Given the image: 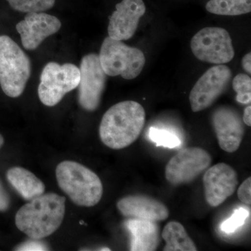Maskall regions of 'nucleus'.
Wrapping results in <instances>:
<instances>
[{
	"mask_svg": "<svg viewBox=\"0 0 251 251\" xmlns=\"http://www.w3.org/2000/svg\"><path fill=\"white\" fill-rule=\"evenodd\" d=\"M211 163V157L206 150L183 148L166 165L165 176L173 186L188 184L205 171Z\"/></svg>",
	"mask_w": 251,
	"mask_h": 251,
	"instance_id": "8",
	"label": "nucleus"
},
{
	"mask_svg": "<svg viewBox=\"0 0 251 251\" xmlns=\"http://www.w3.org/2000/svg\"><path fill=\"white\" fill-rule=\"evenodd\" d=\"M56 178L59 188L77 205L91 207L101 200L103 188L100 178L80 163L72 161L59 163Z\"/></svg>",
	"mask_w": 251,
	"mask_h": 251,
	"instance_id": "3",
	"label": "nucleus"
},
{
	"mask_svg": "<svg viewBox=\"0 0 251 251\" xmlns=\"http://www.w3.org/2000/svg\"><path fill=\"white\" fill-rule=\"evenodd\" d=\"M243 122L244 125L251 126V106L247 107L244 110V115H243Z\"/></svg>",
	"mask_w": 251,
	"mask_h": 251,
	"instance_id": "28",
	"label": "nucleus"
},
{
	"mask_svg": "<svg viewBox=\"0 0 251 251\" xmlns=\"http://www.w3.org/2000/svg\"><path fill=\"white\" fill-rule=\"evenodd\" d=\"M232 87L237 93L236 100L242 104L251 102V78L247 74H239L234 77Z\"/></svg>",
	"mask_w": 251,
	"mask_h": 251,
	"instance_id": "22",
	"label": "nucleus"
},
{
	"mask_svg": "<svg viewBox=\"0 0 251 251\" xmlns=\"http://www.w3.org/2000/svg\"><path fill=\"white\" fill-rule=\"evenodd\" d=\"M65 210V198L52 193L41 195L18 211L16 227L31 239H44L59 229Z\"/></svg>",
	"mask_w": 251,
	"mask_h": 251,
	"instance_id": "2",
	"label": "nucleus"
},
{
	"mask_svg": "<svg viewBox=\"0 0 251 251\" xmlns=\"http://www.w3.org/2000/svg\"><path fill=\"white\" fill-rule=\"evenodd\" d=\"M78 102L87 111H94L100 105L106 83V74L100 64L98 54L84 56L80 63Z\"/></svg>",
	"mask_w": 251,
	"mask_h": 251,
	"instance_id": "9",
	"label": "nucleus"
},
{
	"mask_svg": "<svg viewBox=\"0 0 251 251\" xmlns=\"http://www.w3.org/2000/svg\"><path fill=\"white\" fill-rule=\"evenodd\" d=\"M10 198L9 195L0 183V211H4L9 209Z\"/></svg>",
	"mask_w": 251,
	"mask_h": 251,
	"instance_id": "26",
	"label": "nucleus"
},
{
	"mask_svg": "<svg viewBox=\"0 0 251 251\" xmlns=\"http://www.w3.org/2000/svg\"><path fill=\"white\" fill-rule=\"evenodd\" d=\"M145 117V109L138 102L126 100L115 104L102 117L99 127L102 143L112 150L128 148L140 136Z\"/></svg>",
	"mask_w": 251,
	"mask_h": 251,
	"instance_id": "1",
	"label": "nucleus"
},
{
	"mask_svg": "<svg viewBox=\"0 0 251 251\" xmlns=\"http://www.w3.org/2000/svg\"><path fill=\"white\" fill-rule=\"evenodd\" d=\"M11 7L23 13L42 12L54 6L56 0H6Z\"/></svg>",
	"mask_w": 251,
	"mask_h": 251,
	"instance_id": "21",
	"label": "nucleus"
},
{
	"mask_svg": "<svg viewBox=\"0 0 251 251\" xmlns=\"http://www.w3.org/2000/svg\"><path fill=\"white\" fill-rule=\"evenodd\" d=\"M249 216V212L245 208L241 207L236 209L233 214L221 225V231L226 234H232L235 232L245 224Z\"/></svg>",
	"mask_w": 251,
	"mask_h": 251,
	"instance_id": "23",
	"label": "nucleus"
},
{
	"mask_svg": "<svg viewBox=\"0 0 251 251\" xmlns=\"http://www.w3.org/2000/svg\"><path fill=\"white\" fill-rule=\"evenodd\" d=\"M211 122L220 148L227 153L235 152L242 143L245 130L239 112L231 107H219L213 113Z\"/></svg>",
	"mask_w": 251,
	"mask_h": 251,
	"instance_id": "12",
	"label": "nucleus"
},
{
	"mask_svg": "<svg viewBox=\"0 0 251 251\" xmlns=\"http://www.w3.org/2000/svg\"><path fill=\"white\" fill-rule=\"evenodd\" d=\"M206 11L221 16H240L251 11V0H209Z\"/></svg>",
	"mask_w": 251,
	"mask_h": 251,
	"instance_id": "19",
	"label": "nucleus"
},
{
	"mask_svg": "<svg viewBox=\"0 0 251 251\" xmlns=\"http://www.w3.org/2000/svg\"><path fill=\"white\" fill-rule=\"evenodd\" d=\"M4 138H3L2 135L0 134V149H1V147L3 146V145H4Z\"/></svg>",
	"mask_w": 251,
	"mask_h": 251,
	"instance_id": "29",
	"label": "nucleus"
},
{
	"mask_svg": "<svg viewBox=\"0 0 251 251\" xmlns=\"http://www.w3.org/2000/svg\"><path fill=\"white\" fill-rule=\"evenodd\" d=\"M61 27L62 23L58 18L42 12L27 13L24 20L16 25L23 47L27 50L37 49L46 38L57 33Z\"/></svg>",
	"mask_w": 251,
	"mask_h": 251,
	"instance_id": "13",
	"label": "nucleus"
},
{
	"mask_svg": "<svg viewBox=\"0 0 251 251\" xmlns=\"http://www.w3.org/2000/svg\"><path fill=\"white\" fill-rule=\"evenodd\" d=\"M27 54L8 36H0V85L8 97L17 98L24 92L30 77Z\"/></svg>",
	"mask_w": 251,
	"mask_h": 251,
	"instance_id": "4",
	"label": "nucleus"
},
{
	"mask_svg": "<svg viewBox=\"0 0 251 251\" xmlns=\"http://www.w3.org/2000/svg\"><path fill=\"white\" fill-rule=\"evenodd\" d=\"M242 67L248 74H251V53L246 54L242 59Z\"/></svg>",
	"mask_w": 251,
	"mask_h": 251,
	"instance_id": "27",
	"label": "nucleus"
},
{
	"mask_svg": "<svg viewBox=\"0 0 251 251\" xmlns=\"http://www.w3.org/2000/svg\"><path fill=\"white\" fill-rule=\"evenodd\" d=\"M80 69L73 64H60L49 62L41 72L38 94L41 103L52 107L63 97L78 87Z\"/></svg>",
	"mask_w": 251,
	"mask_h": 251,
	"instance_id": "6",
	"label": "nucleus"
},
{
	"mask_svg": "<svg viewBox=\"0 0 251 251\" xmlns=\"http://www.w3.org/2000/svg\"><path fill=\"white\" fill-rule=\"evenodd\" d=\"M191 48L196 58L202 62L219 65L234 58L232 39L224 28H203L191 39Z\"/></svg>",
	"mask_w": 251,
	"mask_h": 251,
	"instance_id": "7",
	"label": "nucleus"
},
{
	"mask_svg": "<svg viewBox=\"0 0 251 251\" xmlns=\"http://www.w3.org/2000/svg\"><path fill=\"white\" fill-rule=\"evenodd\" d=\"M232 72L227 66L219 64L210 68L198 79L189 96L193 112L205 110L215 102L227 87Z\"/></svg>",
	"mask_w": 251,
	"mask_h": 251,
	"instance_id": "10",
	"label": "nucleus"
},
{
	"mask_svg": "<svg viewBox=\"0 0 251 251\" xmlns=\"http://www.w3.org/2000/svg\"><path fill=\"white\" fill-rule=\"evenodd\" d=\"M6 178L25 201H31L45 192L46 186L42 181L25 168L21 167L10 168L6 173Z\"/></svg>",
	"mask_w": 251,
	"mask_h": 251,
	"instance_id": "17",
	"label": "nucleus"
},
{
	"mask_svg": "<svg viewBox=\"0 0 251 251\" xmlns=\"http://www.w3.org/2000/svg\"><path fill=\"white\" fill-rule=\"evenodd\" d=\"M125 227L130 234V251H156L159 244V228L154 221L132 219L127 220Z\"/></svg>",
	"mask_w": 251,
	"mask_h": 251,
	"instance_id": "16",
	"label": "nucleus"
},
{
	"mask_svg": "<svg viewBox=\"0 0 251 251\" xmlns=\"http://www.w3.org/2000/svg\"><path fill=\"white\" fill-rule=\"evenodd\" d=\"M162 237L166 242L165 251H196V244L180 223L171 221L165 226Z\"/></svg>",
	"mask_w": 251,
	"mask_h": 251,
	"instance_id": "18",
	"label": "nucleus"
},
{
	"mask_svg": "<svg viewBox=\"0 0 251 251\" xmlns=\"http://www.w3.org/2000/svg\"><path fill=\"white\" fill-rule=\"evenodd\" d=\"M100 251H110V249L108 248H103V249H100Z\"/></svg>",
	"mask_w": 251,
	"mask_h": 251,
	"instance_id": "30",
	"label": "nucleus"
},
{
	"mask_svg": "<svg viewBox=\"0 0 251 251\" xmlns=\"http://www.w3.org/2000/svg\"><path fill=\"white\" fill-rule=\"evenodd\" d=\"M115 7L109 21L108 36L116 40H128L134 35L146 6L143 0H122Z\"/></svg>",
	"mask_w": 251,
	"mask_h": 251,
	"instance_id": "14",
	"label": "nucleus"
},
{
	"mask_svg": "<svg viewBox=\"0 0 251 251\" xmlns=\"http://www.w3.org/2000/svg\"><path fill=\"white\" fill-rule=\"evenodd\" d=\"M80 224H82H82H84L83 221H80Z\"/></svg>",
	"mask_w": 251,
	"mask_h": 251,
	"instance_id": "31",
	"label": "nucleus"
},
{
	"mask_svg": "<svg viewBox=\"0 0 251 251\" xmlns=\"http://www.w3.org/2000/svg\"><path fill=\"white\" fill-rule=\"evenodd\" d=\"M99 56L107 75H121L126 80L138 77L146 62L143 51L109 36L104 39Z\"/></svg>",
	"mask_w": 251,
	"mask_h": 251,
	"instance_id": "5",
	"label": "nucleus"
},
{
	"mask_svg": "<svg viewBox=\"0 0 251 251\" xmlns=\"http://www.w3.org/2000/svg\"><path fill=\"white\" fill-rule=\"evenodd\" d=\"M40 239H34L23 243L18 247L16 251H48L47 246L44 242H40Z\"/></svg>",
	"mask_w": 251,
	"mask_h": 251,
	"instance_id": "25",
	"label": "nucleus"
},
{
	"mask_svg": "<svg viewBox=\"0 0 251 251\" xmlns=\"http://www.w3.org/2000/svg\"><path fill=\"white\" fill-rule=\"evenodd\" d=\"M206 171L203 176L206 201L216 207L235 192L239 183L237 174L232 167L224 163H217Z\"/></svg>",
	"mask_w": 251,
	"mask_h": 251,
	"instance_id": "11",
	"label": "nucleus"
},
{
	"mask_svg": "<svg viewBox=\"0 0 251 251\" xmlns=\"http://www.w3.org/2000/svg\"><path fill=\"white\" fill-rule=\"evenodd\" d=\"M237 196L239 201L244 204H251V178H247L238 188Z\"/></svg>",
	"mask_w": 251,
	"mask_h": 251,
	"instance_id": "24",
	"label": "nucleus"
},
{
	"mask_svg": "<svg viewBox=\"0 0 251 251\" xmlns=\"http://www.w3.org/2000/svg\"><path fill=\"white\" fill-rule=\"evenodd\" d=\"M148 136L157 147L175 149L182 145L179 137L171 130L151 127L149 130Z\"/></svg>",
	"mask_w": 251,
	"mask_h": 251,
	"instance_id": "20",
	"label": "nucleus"
},
{
	"mask_svg": "<svg viewBox=\"0 0 251 251\" xmlns=\"http://www.w3.org/2000/svg\"><path fill=\"white\" fill-rule=\"evenodd\" d=\"M117 206L122 215L126 217L154 222L165 221L170 214L163 203L145 195L126 196L118 201Z\"/></svg>",
	"mask_w": 251,
	"mask_h": 251,
	"instance_id": "15",
	"label": "nucleus"
}]
</instances>
